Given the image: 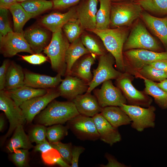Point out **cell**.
<instances>
[{
    "label": "cell",
    "mask_w": 167,
    "mask_h": 167,
    "mask_svg": "<svg viewBox=\"0 0 167 167\" xmlns=\"http://www.w3.org/2000/svg\"><path fill=\"white\" fill-rule=\"evenodd\" d=\"M129 27L104 30L94 29L89 31L97 36L102 41L107 51L114 56L117 70L125 72L123 59V47L130 33Z\"/></svg>",
    "instance_id": "obj_1"
},
{
    "label": "cell",
    "mask_w": 167,
    "mask_h": 167,
    "mask_svg": "<svg viewBox=\"0 0 167 167\" xmlns=\"http://www.w3.org/2000/svg\"><path fill=\"white\" fill-rule=\"evenodd\" d=\"M72 101L53 100L38 115V122L45 126L63 124L79 114Z\"/></svg>",
    "instance_id": "obj_2"
},
{
    "label": "cell",
    "mask_w": 167,
    "mask_h": 167,
    "mask_svg": "<svg viewBox=\"0 0 167 167\" xmlns=\"http://www.w3.org/2000/svg\"><path fill=\"white\" fill-rule=\"evenodd\" d=\"M139 18L132 25L123 47V52L135 49L148 50L161 52L164 51L159 42L148 31Z\"/></svg>",
    "instance_id": "obj_3"
},
{
    "label": "cell",
    "mask_w": 167,
    "mask_h": 167,
    "mask_svg": "<svg viewBox=\"0 0 167 167\" xmlns=\"http://www.w3.org/2000/svg\"><path fill=\"white\" fill-rule=\"evenodd\" d=\"M69 43L61 29L52 33L50 43L43 51L49 58L52 69L62 76L66 75L65 55Z\"/></svg>",
    "instance_id": "obj_4"
},
{
    "label": "cell",
    "mask_w": 167,
    "mask_h": 167,
    "mask_svg": "<svg viewBox=\"0 0 167 167\" xmlns=\"http://www.w3.org/2000/svg\"><path fill=\"white\" fill-rule=\"evenodd\" d=\"M125 72L135 75L139 70L151 63L159 61H167V51L158 52L142 49L123 52Z\"/></svg>",
    "instance_id": "obj_5"
},
{
    "label": "cell",
    "mask_w": 167,
    "mask_h": 167,
    "mask_svg": "<svg viewBox=\"0 0 167 167\" xmlns=\"http://www.w3.org/2000/svg\"><path fill=\"white\" fill-rule=\"evenodd\" d=\"M143 11L141 6L135 2H112L110 25L113 27H130L140 17Z\"/></svg>",
    "instance_id": "obj_6"
},
{
    "label": "cell",
    "mask_w": 167,
    "mask_h": 167,
    "mask_svg": "<svg viewBox=\"0 0 167 167\" xmlns=\"http://www.w3.org/2000/svg\"><path fill=\"white\" fill-rule=\"evenodd\" d=\"M115 63L114 56L109 52L99 56L98 65L92 71V79L88 84L89 87L87 92L91 93L96 87L103 82L109 80L116 79L122 75V73L113 67Z\"/></svg>",
    "instance_id": "obj_7"
},
{
    "label": "cell",
    "mask_w": 167,
    "mask_h": 167,
    "mask_svg": "<svg viewBox=\"0 0 167 167\" xmlns=\"http://www.w3.org/2000/svg\"><path fill=\"white\" fill-rule=\"evenodd\" d=\"M119 107L131 119V127L138 131L141 132L146 128L155 127L156 109L154 106L150 105L145 108L123 104Z\"/></svg>",
    "instance_id": "obj_8"
},
{
    "label": "cell",
    "mask_w": 167,
    "mask_h": 167,
    "mask_svg": "<svg viewBox=\"0 0 167 167\" xmlns=\"http://www.w3.org/2000/svg\"><path fill=\"white\" fill-rule=\"evenodd\" d=\"M132 75L126 72L116 79V84L122 91L129 105L148 107L151 105L152 99L144 91L137 90L133 85Z\"/></svg>",
    "instance_id": "obj_9"
},
{
    "label": "cell",
    "mask_w": 167,
    "mask_h": 167,
    "mask_svg": "<svg viewBox=\"0 0 167 167\" xmlns=\"http://www.w3.org/2000/svg\"><path fill=\"white\" fill-rule=\"evenodd\" d=\"M0 109L4 113L10 123L9 129L4 138L5 139L26 120L20 107L16 105L4 90L0 91Z\"/></svg>",
    "instance_id": "obj_10"
},
{
    "label": "cell",
    "mask_w": 167,
    "mask_h": 167,
    "mask_svg": "<svg viewBox=\"0 0 167 167\" xmlns=\"http://www.w3.org/2000/svg\"><path fill=\"white\" fill-rule=\"evenodd\" d=\"M93 92L101 108L111 106L121 107L122 104H127L122 91L113 85L111 80L103 82L100 88L94 89Z\"/></svg>",
    "instance_id": "obj_11"
},
{
    "label": "cell",
    "mask_w": 167,
    "mask_h": 167,
    "mask_svg": "<svg viewBox=\"0 0 167 167\" xmlns=\"http://www.w3.org/2000/svg\"><path fill=\"white\" fill-rule=\"evenodd\" d=\"M68 122L69 128L78 139L95 141L100 139L92 117L79 114Z\"/></svg>",
    "instance_id": "obj_12"
},
{
    "label": "cell",
    "mask_w": 167,
    "mask_h": 167,
    "mask_svg": "<svg viewBox=\"0 0 167 167\" xmlns=\"http://www.w3.org/2000/svg\"><path fill=\"white\" fill-rule=\"evenodd\" d=\"M0 49L1 53L5 57H12L21 52L35 54L25 39L23 33L14 31L0 39Z\"/></svg>",
    "instance_id": "obj_13"
},
{
    "label": "cell",
    "mask_w": 167,
    "mask_h": 167,
    "mask_svg": "<svg viewBox=\"0 0 167 167\" xmlns=\"http://www.w3.org/2000/svg\"><path fill=\"white\" fill-rule=\"evenodd\" d=\"M60 96L57 88L49 89L45 95L32 98L23 103L19 107L26 121L31 122L36 115L55 98Z\"/></svg>",
    "instance_id": "obj_14"
},
{
    "label": "cell",
    "mask_w": 167,
    "mask_h": 167,
    "mask_svg": "<svg viewBox=\"0 0 167 167\" xmlns=\"http://www.w3.org/2000/svg\"><path fill=\"white\" fill-rule=\"evenodd\" d=\"M50 32L39 24L27 28L24 31L23 35L34 53L39 54L50 43L52 36Z\"/></svg>",
    "instance_id": "obj_15"
},
{
    "label": "cell",
    "mask_w": 167,
    "mask_h": 167,
    "mask_svg": "<svg viewBox=\"0 0 167 167\" xmlns=\"http://www.w3.org/2000/svg\"><path fill=\"white\" fill-rule=\"evenodd\" d=\"M88 84L77 77L71 75L65 76L57 87L61 96L72 101L78 95L87 92Z\"/></svg>",
    "instance_id": "obj_16"
},
{
    "label": "cell",
    "mask_w": 167,
    "mask_h": 167,
    "mask_svg": "<svg viewBox=\"0 0 167 167\" xmlns=\"http://www.w3.org/2000/svg\"><path fill=\"white\" fill-rule=\"evenodd\" d=\"M76 8V6L72 7L64 13L54 12L46 15L40 19L39 24L52 33L58 31L69 21L78 18Z\"/></svg>",
    "instance_id": "obj_17"
},
{
    "label": "cell",
    "mask_w": 167,
    "mask_h": 167,
    "mask_svg": "<svg viewBox=\"0 0 167 167\" xmlns=\"http://www.w3.org/2000/svg\"><path fill=\"white\" fill-rule=\"evenodd\" d=\"M139 18L151 32L160 40L167 51V16L155 17L143 10Z\"/></svg>",
    "instance_id": "obj_18"
},
{
    "label": "cell",
    "mask_w": 167,
    "mask_h": 167,
    "mask_svg": "<svg viewBox=\"0 0 167 167\" xmlns=\"http://www.w3.org/2000/svg\"><path fill=\"white\" fill-rule=\"evenodd\" d=\"M98 0H84L76 6L78 19L84 29L96 28Z\"/></svg>",
    "instance_id": "obj_19"
},
{
    "label": "cell",
    "mask_w": 167,
    "mask_h": 167,
    "mask_svg": "<svg viewBox=\"0 0 167 167\" xmlns=\"http://www.w3.org/2000/svg\"><path fill=\"white\" fill-rule=\"evenodd\" d=\"M24 85L36 88H57L62 80V75L58 74L54 77L25 71Z\"/></svg>",
    "instance_id": "obj_20"
},
{
    "label": "cell",
    "mask_w": 167,
    "mask_h": 167,
    "mask_svg": "<svg viewBox=\"0 0 167 167\" xmlns=\"http://www.w3.org/2000/svg\"><path fill=\"white\" fill-rule=\"evenodd\" d=\"M92 118L101 140L111 146L121 140L118 128L113 126L100 113Z\"/></svg>",
    "instance_id": "obj_21"
},
{
    "label": "cell",
    "mask_w": 167,
    "mask_h": 167,
    "mask_svg": "<svg viewBox=\"0 0 167 167\" xmlns=\"http://www.w3.org/2000/svg\"><path fill=\"white\" fill-rule=\"evenodd\" d=\"M72 101L79 113L82 115L92 117L101 112L102 108L96 98L90 92H87L78 95Z\"/></svg>",
    "instance_id": "obj_22"
},
{
    "label": "cell",
    "mask_w": 167,
    "mask_h": 167,
    "mask_svg": "<svg viewBox=\"0 0 167 167\" xmlns=\"http://www.w3.org/2000/svg\"><path fill=\"white\" fill-rule=\"evenodd\" d=\"M96 57L89 53L80 57L72 66L70 75L77 77L88 84L92 79L91 67L95 63Z\"/></svg>",
    "instance_id": "obj_23"
},
{
    "label": "cell",
    "mask_w": 167,
    "mask_h": 167,
    "mask_svg": "<svg viewBox=\"0 0 167 167\" xmlns=\"http://www.w3.org/2000/svg\"><path fill=\"white\" fill-rule=\"evenodd\" d=\"M49 89L36 88L24 85L15 89L5 91L16 105L20 106L27 101L45 95Z\"/></svg>",
    "instance_id": "obj_24"
},
{
    "label": "cell",
    "mask_w": 167,
    "mask_h": 167,
    "mask_svg": "<svg viewBox=\"0 0 167 167\" xmlns=\"http://www.w3.org/2000/svg\"><path fill=\"white\" fill-rule=\"evenodd\" d=\"M100 113L113 126L116 128L129 124L131 122L126 113L117 106L102 108Z\"/></svg>",
    "instance_id": "obj_25"
},
{
    "label": "cell",
    "mask_w": 167,
    "mask_h": 167,
    "mask_svg": "<svg viewBox=\"0 0 167 167\" xmlns=\"http://www.w3.org/2000/svg\"><path fill=\"white\" fill-rule=\"evenodd\" d=\"M89 53V52L83 44L80 37L71 43L65 55V62L67 66L65 76L70 75L72 66L79 58Z\"/></svg>",
    "instance_id": "obj_26"
},
{
    "label": "cell",
    "mask_w": 167,
    "mask_h": 167,
    "mask_svg": "<svg viewBox=\"0 0 167 167\" xmlns=\"http://www.w3.org/2000/svg\"><path fill=\"white\" fill-rule=\"evenodd\" d=\"M24 73L21 66L13 61L11 62L6 77L5 89L10 90L24 85Z\"/></svg>",
    "instance_id": "obj_27"
},
{
    "label": "cell",
    "mask_w": 167,
    "mask_h": 167,
    "mask_svg": "<svg viewBox=\"0 0 167 167\" xmlns=\"http://www.w3.org/2000/svg\"><path fill=\"white\" fill-rule=\"evenodd\" d=\"M33 147L28 136L25 134L23 125L18 126L15 130L13 135L7 147L9 152H14L18 149L28 150Z\"/></svg>",
    "instance_id": "obj_28"
},
{
    "label": "cell",
    "mask_w": 167,
    "mask_h": 167,
    "mask_svg": "<svg viewBox=\"0 0 167 167\" xmlns=\"http://www.w3.org/2000/svg\"><path fill=\"white\" fill-rule=\"evenodd\" d=\"M144 80L145 88L144 92L152 97L155 103L162 109H167V92L159 88L156 82L141 77Z\"/></svg>",
    "instance_id": "obj_29"
},
{
    "label": "cell",
    "mask_w": 167,
    "mask_h": 167,
    "mask_svg": "<svg viewBox=\"0 0 167 167\" xmlns=\"http://www.w3.org/2000/svg\"><path fill=\"white\" fill-rule=\"evenodd\" d=\"M20 3L32 18L53 7V1L48 0H27Z\"/></svg>",
    "instance_id": "obj_30"
},
{
    "label": "cell",
    "mask_w": 167,
    "mask_h": 167,
    "mask_svg": "<svg viewBox=\"0 0 167 167\" xmlns=\"http://www.w3.org/2000/svg\"><path fill=\"white\" fill-rule=\"evenodd\" d=\"M100 8L96 17V29L104 30L109 28L112 2L110 0H99Z\"/></svg>",
    "instance_id": "obj_31"
},
{
    "label": "cell",
    "mask_w": 167,
    "mask_h": 167,
    "mask_svg": "<svg viewBox=\"0 0 167 167\" xmlns=\"http://www.w3.org/2000/svg\"><path fill=\"white\" fill-rule=\"evenodd\" d=\"M11 13L13 21L14 32L23 33V28L32 16L28 14L20 3L17 2L8 9Z\"/></svg>",
    "instance_id": "obj_32"
},
{
    "label": "cell",
    "mask_w": 167,
    "mask_h": 167,
    "mask_svg": "<svg viewBox=\"0 0 167 167\" xmlns=\"http://www.w3.org/2000/svg\"><path fill=\"white\" fill-rule=\"evenodd\" d=\"M80 37L83 44L90 53L99 56L108 52L101 40L95 36L84 32Z\"/></svg>",
    "instance_id": "obj_33"
},
{
    "label": "cell",
    "mask_w": 167,
    "mask_h": 167,
    "mask_svg": "<svg viewBox=\"0 0 167 167\" xmlns=\"http://www.w3.org/2000/svg\"><path fill=\"white\" fill-rule=\"evenodd\" d=\"M143 10L158 15H167V0H139Z\"/></svg>",
    "instance_id": "obj_34"
},
{
    "label": "cell",
    "mask_w": 167,
    "mask_h": 167,
    "mask_svg": "<svg viewBox=\"0 0 167 167\" xmlns=\"http://www.w3.org/2000/svg\"><path fill=\"white\" fill-rule=\"evenodd\" d=\"M62 29L70 43L80 37L84 30L78 18L69 21L63 26Z\"/></svg>",
    "instance_id": "obj_35"
},
{
    "label": "cell",
    "mask_w": 167,
    "mask_h": 167,
    "mask_svg": "<svg viewBox=\"0 0 167 167\" xmlns=\"http://www.w3.org/2000/svg\"><path fill=\"white\" fill-rule=\"evenodd\" d=\"M136 78L143 77L155 82H159L167 78V73L148 65L139 70L134 75Z\"/></svg>",
    "instance_id": "obj_36"
},
{
    "label": "cell",
    "mask_w": 167,
    "mask_h": 167,
    "mask_svg": "<svg viewBox=\"0 0 167 167\" xmlns=\"http://www.w3.org/2000/svg\"><path fill=\"white\" fill-rule=\"evenodd\" d=\"M68 126L55 124L47 129L46 137L50 143L60 141L68 134Z\"/></svg>",
    "instance_id": "obj_37"
},
{
    "label": "cell",
    "mask_w": 167,
    "mask_h": 167,
    "mask_svg": "<svg viewBox=\"0 0 167 167\" xmlns=\"http://www.w3.org/2000/svg\"><path fill=\"white\" fill-rule=\"evenodd\" d=\"M50 143L53 148L58 152L62 159L71 166L73 147L72 143H64L60 141Z\"/></svg>",
    "instance_id": "obj_38"
},
{
    "label": "cell",
    "mask_w": 167,
    "mask_h": 167,
    "mask_svg": "<svg viewBox=\"0 0 167 167\" xmlns=\"http://www.w3.org/2000/svg\"><path fill=\"white\" fill-rule=\"evenodd\" d=\"M46 132L47 129L44 126L38 125L31 130L28 136L32 143L38 144L46 139Z\"/></svg>",
    "instance_id": "obj_39"
},
{
    "label": "cell",
    "mask_w": 167,
    "mask_h": 167,
    "mask_svg": "<svg viewBox=\"0 0 167 167\" xmlns=\"http://www.w3.org/2000/svg\"><path fill=\"white\" fill-rule=\"evenodd\" d=\"M8 10L0 8V39L8 33L13 31L9 20Z\"/></svg>",
    "instance_id": "obj_40"
},
{
    "label": "cell",
    "mask_w": 167,
    "mask_h": 167,
    "mask_svg": "<svg viewBox=\"0 0 167 167\" xmlns=\"http://www.w3.org/2000/svg\"><path fill=\"white\" fill-rule=\"evenodd\" d=\"M12 155V158L15 164L19 167H23L26 163L28 150L18 149L16 150Z\"/></svg>",
    "instance_id": "obj_41"
},
{
    "label": "cell",
    "mask_w": 167,
    "mask_h": 167,
    "mask_svg": "<svg viewBox=\"0 0 167 167\" xmlns=\"http://www.w3.org/2000/svg\"><path fill=\"white\" fill-rule=\"evenodd\" d=\"M42 153L43 160L45 163L49 165L57 164L61 158L58 152L54 148Z\"/></svg>",
    "instance_id": "obj_42"
},
{
    "label": "cell",
    "mask_w": 167,
    "mask_h": 167,
    "mask_svg": "<svg viewBox=\"0 0 167 167\" xmlns=\"http://www.w3.org/2000/svg\"><path fill=\"white\" fill-rule=\"evenodd\" d=\"M20 57L23 60L33 65H40L47 60V58L41 53H35L28 55H21Z\"/></svg>",
    "instance_id": "obj_43"
},
{
    "label": "cell",
    "mask_w": 167,
    "mask_h": 167,
    "mask_svg": "<svg viewBox=\"0 0 167 167\" xmlns=\"http://www.w3.org/2000/svg\"><path fill=\"white\" fill-rule=\"evenodd\" d=\"M11 62L5 60L0 67V91L5 89L7 70Z\"/></svg>",
    "instance_id": "obj_44"
},
{
    "label": "cell",
    "mask_w": 167,
    "mask_h": 167,
    "mask_svg": "<svg viewBox=\"0 0 167 167\" xmlns=\"http://www.w3.org/2000/svg\"><path fill=\"white\" fill-rule=\"evenodd\" d=\"M82 0H53V8L63 9L74 6Z\"/></svg>",
    "instance_id": "obj_45"
},
{
    "label": "cell",
    "mask_w": 167,
    "mask_h": 167,
    "mask_svg": "<svg viewBox=\"0 0 167 167\" xmlns=\"http://www.w3.org/2000/svg\"><path fill=\"white\" fill-rule=\"evenodd\" d=\"M85 148L82 146H73L72 150V160L71 167H79L78 162L80 154L84 152Z\"/></svg>",
    "instance_id": "obj_46"
},
{
    "label": "cell",
    "mask_w": 167,
    "mask_h": 167,
    "mask_svg": "<svg viewBox=\"0 0 167 167\" xmlns=\"http://www.w3.org/2000/svg\"><path fill=\"white\" fill-rule=\"evenodd\" d=\"M105 157L107 160L108 163L104 165H100V167H127L124 164H122L118 161L112 155L108 153H106Z\"/></svg>",
    "instance_id": "obj_47"
},
{
    "label": "cell",
    "mask_w": 167,
    "mask_h": 167,
    "mask_svg": "<svg viewBox=\"0 0 167 167\" xmlns=\"http://www.w3.org/2000/svg\"><path fill=\"white\" fill-rule=\"evenodd\" d=\"M53 148L50 143L49 142H48L45 139L42 142L37 144L34 147V151L36 152H40L42 153H43Z\"/></svg>",
    "instance_id": "obj_48"
},
{
    "label": "cell",
    "mask_w": 167,
    "mask_h": 167,
    "mask_svg": "<svg viewBox=\"0 0 167 167\" xmlns=\"http://www.w3.org/2000/svg\"><path fill=\"white\" fill-rule=\"evenodd\" d=\"M155 68L162 71L167 73V61H159L153 62L149 64Z\"/></svg>",
    "instance_id": "obj_49"
},
{
    "label": "cell",
    "mask_w": 167,
    "mask_h": 167,
    "mask_svg": "<svg viewBox=\"0 0 167 167\" xmlns=\"http://www.w3.org/2000/svg\"><path fill=\"white\" fill-rule=\"evenodd\" d=\"M17 3L16 0H0V8L7 9Z\"/></svg>",
    "instance_id": "obj_50"
},
{
    "label": "cell",
    "mask_w": 167,
    "mask_h": 167,
    "mask_svg": "<svg viewBox=\"0 0 167 167\" xmlns=\"http://www.w3.org/2000/svg\"><path fill=\"white\" fill-rule=\"evenodd\" d=\"M157 85L163 91L167 92V78L159 82H156Z\"/></svg>",
    "instance_id": "obj_51"
},
{
    "label": "cell",
    "mask_w": 167,
    "mask_h": 167,
    "mask_svg": "<svg viewBox=\"0 0 167 167\" xmlns=\"http://www.w3.org/2000/svg\"><path fill=\"white\" fill-rule=\"evenodd\" d=\"M5 121L4 118L1 116L0 118V131H2L3 129L4 126Z\"/></svg>",
    "instance_id": "obj_52"
},
{
    "label": "cell",
    "mask_w": 167,
    "mask_h": 167,
    "mask_svg": "<svg viewBox=\"0 0 167 167\" xmlns=\"http://www.w3.org/2000/svg\"><path fill=\"white\" fill-rule=\"evenodd\" d=\"M123 0H110V1H111L112 2H116L123 1ZM131 0V1H132V2L133 1L135 2V1L139 0Z\"/></svg>",
    "instance_id": "obj_53"
},
{
    "label": "cell",
    "mask_w": 167,
    "mask_h": 167,
    "mask_svg": "<svg viewBox=\"0 0 167 167\" xmlns=\"http://www.w3.org/2000/svg\"><path fill=\"white\" fill-rule=\"evenodd\" d=\"M27 0H16L17 2H22Z\"/></svg>",
    "instance_id": "obj_54"
},
{
    "label": "cell",
    "mask_w": 167,
    "mask_h": 167,
    "mask_svg": "<svg viewBox=\"0 0 167 167\" xmlns=\"http://www.w3.org/2000/svg\"><path fill=\"white\" fill-rule=\"evenodd\" d=\"M50 0V1H51V0Z\"/></svg>",
    "instance_id": "obj_55"
}]
</instances>
